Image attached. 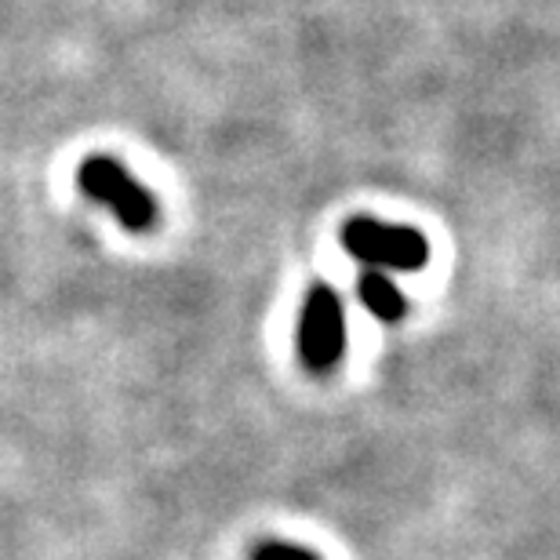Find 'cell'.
<instances>
[{"label":"cell","mask_w":560,"mask_h":560,"mask_svg":"<svg viewBox=\"0 0 560 560\" xmlns=\"http://www.w3.org/2000/svg\"><path fill=\"white\" fill-rule=\"evenodd\" d=\"M77 186H81L84 197L103 205L128 233L153 230L156 219H161L156 197L114 156H88L81 172H77Z\"/></svg>","instance_id":"obj_1"},{"label":"cell","mask_w":560,"mask_h":560,"mask_svg":"<svg viewBox=\"0 0 560 560\" xmlns=\"http://www.w3.org/2000/svg\"><path fill=\"white\" fill-rule=\"evenodd\" d=\"M342 248L353 255L357 262L372 266V270H400L416 273L430 262V241L422 230L405 226V222H383L372 215H357L342 226Z\"/></svg>","instance_id":"obj_2"},{"label":"cell","mask_w":560,"mask_h":560,"mask_svg":"<svg viewBox=\"0 0 560 560\" xmlns=\"http://www.w3.org/2000/svg\"><path fill=\"white\" fill-rule=\"evenodd\" d=\"M295 350L302 368L313 375H328L346 357V306L339 291L324 280L310 284L306 299H302Z\"/></svg>","instance_id":"obj_3"},{"label":"cell","mask_w":560,"mask_h":560,"mask_svg":"<svg viewBox=\"0 0 560 560\" xmlns=\"http://www.w3.org/2000/svg\"><path fill=\"white\" fill-rule=\"evenodd\" d=\"M357 295H361L364 310L372 313L375 320H383V324L405 320L408 299H405V291H400L394 280H389V273H383V270L361 273V280H357Z\"/></svg>","instance_id":"obj_4"},{"label":"cell","mask_w":560,"mask_h":560,"mask_svg":"<svg viewBox=\"0 0 560 560\" xmlns=\"http://www.w3.org/2000/svg\"><path fill=\"white\" fill-rule=\"evenodd\" d=\"M252 560H320L310 546H299V542H284V539H270V542H259L252 550Z\"/></svg>","instance_id":"obj_5"}]
</instances>
